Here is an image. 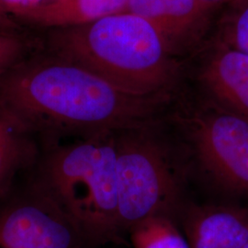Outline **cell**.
<instances>
[{"label": "cell", "mask_w": 248, "mask_h": 248, "mask_svg": "<svg viewBox=\"0 0 248 248\" xmlns=\"http://www.w3.org/2000/svg\"><path fill=\"white\" fill-rule=\"evenodd\" d=\"M170 97L126 91L56 54L20 62L0 77V106L45 147L156 121Z\"/></svg>", "instance_id": "6da1fadb"}, {"label": "cell", "mask_w": 248, "mask_h": 248, "mask_svg": "<svg viewBox=\"0 0 248 248\" xmlns=\"http://www.w3.org/2000/svg\"><path fill=\"white\" fill-rule=\"evenodd\" d=\"M115 133L45 147L32 184L79 231L84 248L119 241Z\"/></svg>", "instance_id": "7a4b0ae2"}, {"label": "cell", "mask_w": 248, "mask_h": 248, "mask_svg": "<svg viewBox=\"0 0 248 248\" xmlns=\"http://www.w3.org/2000/svg\"><path fill=\"white\" fill-rule=\"evenodd\" d=\"M56 55L138 95L169 94L180 67L157 32L142 18L122 12L95 22L58 29Z\"/></svg>", "instance_id": "3957f363"}, {"label": "cell", "mask_w": 248, "mask_h": 248, "mask_svg": "<svg viewBox=\"0 0 248 248\" xmlns=\"http://www.w3.org/2000/svg\"><path fill=\"white\" fill-rule=\"evenodd\" d=\"M115 145L122 235L152 216L166 215L177 221L186 204L184 170L160 132L157 120L117 132Z\"/></svg>", "instance_id": "277c9868"}, {"label": "cell", "mask_w": 248, "mask_h": 248, "mask_svg": "<svg viewBox=\"0 0 248 248\" xmlns=\"http://www.w3.org/2000/svg\"><path fill=\"white\" fill-rule=\"evenodd\" d=\"M175 121L204 182L222 195L248 200V120L203 102Z\"/></svg>", "instance_id": "5b68a950"}, {"label": "cell", "mask_w": 248, "mask_h": 248, "mask_svg": "<svg viewBox=\"0 0 248 248\" xmlns=\"http://www.w3.org/2000/svg\"><path fill=\"white\" fill-rule=\"evenodd\" d=\"M0 248H84L68 215L33 184L0 208Z\"/></svg>", "instance_id": "8992f818"}, {"label": "cell", "mask_w": 248, "mask_h": 248, "mask_svg": "<svg viewBox=\"0 0 248 248\" xmlns=\"http://www.w3.org/2000/svg\"><path fill=\"white\" fill-rule=\"evenodd\" d=\"M219 10L203 0H129L124 12L148 22L177 59L203 42Z\"/></svg>", "instance_id": "52a82bcc"}, {"label": "cell", "mask_w": 248, "mask_h": 248, "mask_svg": "<svg viewBox=\"0 0 248 248\" xmlns=\"http://www.w3.org/2000/svg\"><path fill=\"white\" fill-rule=\"evenodd\" d=\"M203 102L248 120V54L213 39L197 73Z\"/></svg>", "instance_id": "ba28073f"}, {"label": "cell", "mask_w": 248, "mask_h": 248, "mask_svg": "<svg viewBox=\"0 0 248 248\" xmlns=\"http://www.w3.org/2000/svg\"><path fill=\"white\" fill-rule=\"evenodd\" d=\"M177 222L189 248H244L248 208L236 204L184 205Z\"/></svg>", "instance_id": "9c48e42d"}, {"label": "cell", "mask_w": 248, "mask_h": 248, "mask_svg": "<svg viewBox=\"0 0 248 248\" xmlns=\"http://www.w3.org/2000/svg\"><path fill=\"white\" fill-rule=\"evenodd\" d=\"M35 135L0 106V200L9 194L22 171L35 168L41 157Z\"/></svg>", "instance_id": "30bf717a"}, {"label": "cell", "mask_w": 248, "mask_h": 248, "mask_svg": "<svg viewBox=\"0 0 248 248\" xmlns=\"http://www.w3.org/2000/svg\"><path fill=\"white\" fill-rule=\"evenodd\" d=\"M129 0H56L25 19L53 29L82 26L124 12Z\"/></svg>", "instance_id": "8fae6325"}, {"label": "cell", "mask_w": 248, "mask_h": 248, "mask_svg": "<svg viewBox=\"0 0 248 248\" xmlns=\"http://www.w3.org/2000/svg\"><path fill=\"white\" fill-rule=\"evenodd\" d=\"M176 219L166 215L152 216L130 231L133 248H189Z\"/></svg>", "instance_id": "7c38bea8"}, {"label": "cell", "mask_w": 248, "mask_h": 248, "mask_svg": "<svg viewBox=\"0 0 248 248\" xmlns=\"http://www.w3.org/2000/svg\"><path fill=\"white\" fill-rule=\"evenodd\" d=\"M214 40L248 54V0H235L222 9Z\"/></svg>", "instance_id": "4fadbf2b"}, {"label": "cell", "mask_w": 248, "mask_h": 248, "mask_svg": "<svg viewBox=\"0 0 248 248\" xmlns=\"http://www.w3.org/2000/svg\"><path fill=\"white\" fill-rule=\"evenodd\" d=\"M56 0H0V17L27 19L37 12L52 5Z\"/></svg>", "instance_id": "5bb4252c"}, {"label": "cell", "mask_w": 248, "mask_h": 248, "mask_svg": "<svg viewBox=\"0 0 248 248\" xmlns=\"http://www.w3.org/2000/svg\"><path fill=\"white\" fill-rule=\"evenodd\" d=\"M24 45L16 36L0 32V77L21 62Z\"/></svg>", "instance_id": "9a60e30c"}, {"label": "cell", "mask_w": 248, "mask_h": 248, "mask_svg": "<svg viewBox=\"0 0 248 248\" xmlns=\"http://www.w3.org/2000/svg\"><path fill=\"white\" fill-rule=\"evenodd\" d=\"M204 2H207L213 6H215L220 9L225 8L226 6L230 5L232 2H234L235 0H203Z\"/></svg>", "instance_id": "2e32d148"}, {"label": "cell", "mask_w": 248, "mask_h": 248, "mask_svg": "<svg viewBox=\"0 0 248 248\" xmlns=\"http://www.w3.org/2000/svg\"><path fill=\"white\" fill-rule=\"evenodd\" d=\"M3 21H4V19H3V18H1V17H0V24H1V23H2V22H3Z\"/></svg>", "instance_id": "e0dca14e"}, {"label": "cell", "mask_w": 248, "mask_h": 248, "mask_svg": "<svg viewBox=\"0 0 248 248\" xmlns=\"http://www.w3.org/2000/svg\"><path fill=\"white\" fill-rule=\"evenodd\" d=\"M244 248H248V243H247V244H246V246H245V247H244Z\"/></svg>", "instance_id": "ac0fdd59"}]
</instances>
